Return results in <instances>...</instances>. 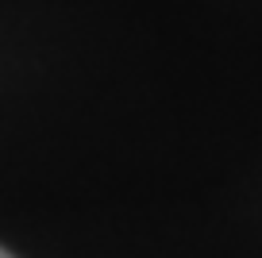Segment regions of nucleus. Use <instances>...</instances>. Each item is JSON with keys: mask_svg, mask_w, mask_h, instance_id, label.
Wrapping results in <instances>:
<instances>
[{"mask_svg": "<svg viewBox=\"0 0 262 258\" xmlns=\"http://www.w3.org/2000/svg\"><path fill=\"white\" fill-rule=\"evenodd\" d=\"M0 258H12V254H4V250H0Z\"/></svg>", "mask_w": 262, "mask_h": 258, "instance_id": "nucleus-1", "label": "nucleus"}]
</instances>
